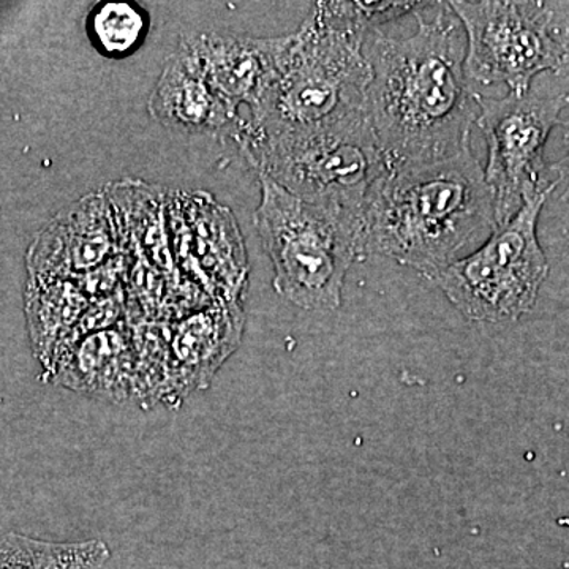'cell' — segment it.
<instances>
[{
	"label": "cell",
	"mask_w": 569,
	"mask_h": 569,
	"mask_svg": "<svg viewBox=\"0 0 569 569\" xmlns=\"http://www.w3.org/2000/svg\"><path fill=\"white\" fill-rule=\"evenodd\" d=\"M418 11L411 36L376 29L366 40L372 80L365 111L388 171L456 156L471 144L479 114L462 22L448 2H437L430 18Z\"/></svg>",
	"instance_id": "1"
},
{
	"label": "cell",
	"mask_w": 569,
	"mask_h": 569,
	"mask_svg": "<svg viewBox=\"0 0 569 569\" xmlns=\"http://www.w3.org/2000/svg\"><path fill=\"white\" fill-rule=\"evenodd\" d=\"M103 198L89 194L41 233L29 253V271L39 279L89 274L111 252V230Z\"/></svg>",
	"instance_id": "11"
},
{
	"label": "cell",
	"mask_w": 569,
	"mask_h": 569,
	"mask_svg": "<svg viewBox=\"0 0 569 569\" xmlns=\"http://www.w3.org/2000/svg\"><path fill=\"white\" fill-rule=\"evenodd\" d=\"M376 31L362 2H317L287 36L263 107L236 122V142L283 137L329 126L365 108L372 69L366 40Z\"/></svg>",
	"instance_id": "3"
},
{
	"label": "cell",
	"mask_w": 569,
	"mask_h": 569,
	"mask_svg": "<svg viewBox=\"0 0 569 569\" xmlns=\"http://www.w3.org/2000/svg\"><path fill=\"white\" fill-rule=\"evenodd\" d=\"M254 228L274 268V290L305 310H336L351 264L359 258L361 220L312 203L264 174Z\"/></svg>",
	"instance_id": "4"
},
{
	"label": "cell",
	"mask_w": 569,
	"mask_h": 569,
	"mask_svg": "<svg viewBox=\"0 0 569 569\" xmlns=\"http://www.w3.org/2000/svg\"><path fill=\"white\" fill-rule=\"evenodd\" d=\"M148 108L157 122L183 133L222 132L233 129L239 119L217 99L197 63L179 47L164 62Z\"/></svg>",
	"instance_id": "12"
},
{
	"label": "cell",
	"mask_w": 569,
	"mask_h": 569,
	"mask_svg": "<svg viewBox=\"0 0 569 569\" xmlns=\"http://www.w3.org/2000/svg\"><path fill=\"white\" fill-rule=\"evenodd\" d=\"M244 312L239 301H223L179 323L173 350L183 377L200 383L212 376L241 342Z\"/></svg>",
	"instance_id": "13"
},
{
	"label": "cell",
	"mask_w": 569,
	"mask_h": 569,
	"mask_svg": "<svg viewBox=\"0 0 569 569\" xmlns=\"http://www.w3.org/2000/svg\"><path fill=\"white\" fill-rule=\"evenodd\" d=\"M565 129H567V137H565V141H567V153L559 160V162L549 164L550 174H556L557 187L560 183H563V198L567 200L569 197V121L563 122Z\"/></svg>",
	"instance_id": "17"
},
{
	"label": "cell",
	"mask_w": 569,
	"mask_h": 569,
	"mask_svg": "<svg viewBox=\"0 0 569 569\" xmlns=\"http://www.w3.org/2000/svg\"><path fill=\"white\" fill-rule=\"evenodd\" d=\"M477 123L488 142L485 178L492 197L496 227L507 224L530 197L557 183L545 160L546 142L569 108V92L538 89L501 99L478 93Z\"/></svg>",
	"instance_id": "8"
},
{
	"label": "cell",
	"mask_w": 569,
	"mask_h": 569,
	"mask_svg": "<svg viewBox=\"0 0 569 569\" xmlns=\"http://www.w3.org/2000/svg\"><path fill=\"white\" fill-rule=\"evenodd\" d=\"M110 557L102 539L50 542L18 533L0 537V569H100Z\"/></svg>",
	"instance_id": "15"
},
{
	"label": "cell",
	"mask_w": 569,
	"mask_h": 569,
	"mask_svg": "<svg viewBox=\"0 0 569 569\" xmlns=\"http://www.w3.org/2000/svg\"><path fill=\"white\" fill-rule=\"evenodd\" d=\"M497 230L485 171L471 144L449 159L389 170L370 192L359 258L381 254L436 280Z\"/></svg>",
	"instance_id": "2"
},
{
	"label": "cell",
	"mask_w": 569,
	"mask_h": 569,
	"mask_svg": "<svg viewBox=\"0 0 569 569\" xmlns=\"http://www.w3.org/2000/svg\"><path fill=\"white\" fill-rule=\"evenodd\" d=\"M54 383L108 402H126L134 387L132 335L121 325L62 342L47 369Z\"/></svg>",
	"instance_id": "10"
},
{
	"label": "cell",
	"mask_w": 569,
	"mask_h": 569,
	"mask_svg": "<svg viewBox=\"0 0 569 569\" xmlns=\"http://www.w3.org/2000/svg\"><path fill=\"white\" fill-rule=\"evenodd\" d=\"M550 189L530 197L482 246L448 266L436 282L468 320L508 325L533 310L549 263L539 244L538 220Z\"/></svg>",
	"instance_id": "7"
},
{
	"label": "cell",
	"mask_w": 569,
	"mask_h": 569,
	"mask_svg": "<svg viewBox=\"0 0 569 569\" xmlns=\"http://www.w3.org/2000/svg\"><path fill=\"white\" fill-rule=\"evenodd\" d=\"M258 174L312 203L362 219L367 200L388 173L365 108L329 126L238 142Z\"/></svg>",
	"instance_id": "5"
},
{
	"label": "cell",
	"mask_w": 569,
	"mask_h": 569,
	"mask_svg": "<svg viewBox=\"0 0 569 569\" xmlns=\"http://www.w3.org/2000/svg\"><path fill=\"white\" fill-rule=\"evenodd\" d=\"M149 28L148 11L133 2L97 3L86 20L92 47L108 59L129 58L140 50Z\"/></svg>",
	"instance_id": "16"
},
{
	"label": "cell",
	"mask_w": 569,
	"mask_h": 569,
	"mask_svg": "<svg viewBox=\"0 0 569 569\" xmlns=\"http://www.w3.org/2000/svg\"><path fill=\"white\" fill-rule=\"evenodd\" d=\"M88 307V296L71 279L31 277L26 291V312L32 346L44 370L58 347L70 336Z\"/></svg>",
	"instance_id": "14"
},
{
	"label": "cell",
	"mask_w": 569,
	"mask_h": 569,
	"mask_svg": "<svg viewBox=\"0 0 569 569\" xmlns=\"http://www.w3.org/2000/svg\"><path fill=\"white\" fill-rule=\"evenodd\" d=\"M467 39L470 82L523 96L539 74L569 73V2H448Z\"/></svg>",
	"instance_id": "6"
},
{
	"label": "cell",
	"mask_w": 569,
	"mask_h": 569,
	"mask_svg": "<svg viewBox=\"0 0 569 569\" xmlns=\"http://www.w3.org/2000/svg\"><path fill=\"white\" fill-rule=\"evenodd\" d=\"M287 36L276 39L223 36L198 32L179 41L197 63L201 77L231 114L239 118V107H249L250 116L263 107L274 84Z\"/></svg>",
	"instance_id": "9"
}]
</instances>
